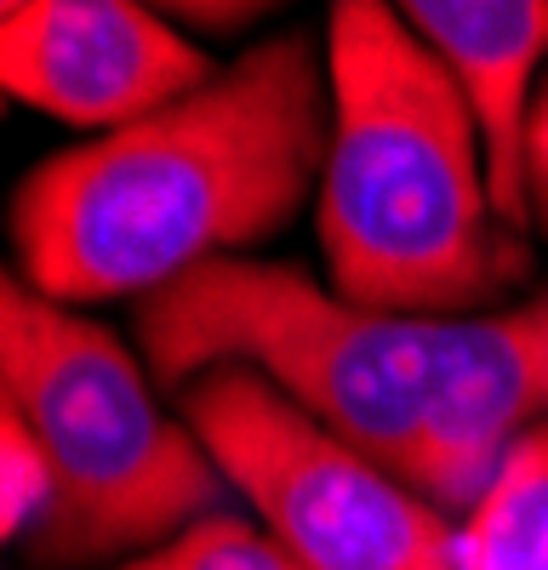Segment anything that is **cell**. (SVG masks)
Wrapping results in <instances>:
<instances>
[{
    "label": "cell",
    "instance_id": "cell-1",
    "mask_svg": "<svg viewBox=\"0 0 548 570\" xmlns=\"http://www.w3.org/2000/svg\"><path fill=\"white\" fill-rule=\"evenodd\" d=\"M144 365L172 394L246 365L326 434L463 519L497 462L548 422V297L411 320L343 303L297 263L223 257L131 314Z\"/></svg>",
    "mask_w": 548,
    "mask_h": 570
},
{
    "label": "cell",
    "instance_id": "cell-2",
    "mask_svg": "<svg viewBox=\"0 0 548 570\" xmlns=\"http://www.w3.org/2000/svg\"><path fill=\"white\" fill-rule=\"evenodd\" d=\"M326 137V46L268 35L189 98L40 160L7 206L12 268L69 308L144 303L274 240L320 195Z\"/></svg>",
    "mask_w": 548,
    "mask_h": 570
},
{
    "label": "cell",
    "instance_id": "cell-3",
    "mask_svg": "<svg viewBox=\"0 0 548 570\" xmlns=\"http://www.w3.org/2000/svg\"><path fill=\"white\" fill-rule=\"evenodd\" d=\"M332 137L314 195L326 285L372 314H491L531 246L491 206L480 131L440 58L383 0L326 12Z\"/></svg>",
    "mask_w": 548,
    "mask_h": 570
},
{
    "label": "cell",
    "instance_id": "cell-4",
    "mask_svg": "<svg viewBox=\"0 0 548 570\" xmlns=\"http://www.w3.org/2000/svg\"><path fill=\"white\" fill-rule=\"evenodd\" d=\"M0 389L46 468L29 564H120L228 508L195 428L155 400V376L104 320L52 303L0 257Z\"/></svg>",
    "mask_w": 548,
    "mask_h": 570
},
{
    "label": "cell",
    "instance_id": "cell-5",
    "mask_svg": "<svg viewBox=\"0 0 548 570\" xmlns=\"http://www.w3.org/2000/svg\"><path fill=\"white\" fill-rule=\"evenodd\" d=\"M177 416L297 570H463L457 519L326 434L246 365L177 389Z\"/></svg>",
    "mask_w": 548,
    "mask_h": 570
},
{
    "label": "cell",
    "instance_id": "cell-6",
    "mask_svg": "<svg viewBox=\"0 0 548 570\" xmlns=\"http://www.w3.org/2000/svg\"><path fill=\"white\" fill-rule=\"evenodd\" d=\"M212 80L183 23L131 0H23L0 12V104L91 137L120 131Z\"/></svg>",
    "mask_w": 548,
    "mask_h": 570
},
{
    "label": "cell",
    "instance_id": "cell-7",
    "mask_svg": "<svg viewBox=\"0 0 548 570\" xmlns=\"http://www.w3.org/2000/svg\"><path fill=\"white\" fill-rule=\"evenodd\" d=\"M400 18L440 58L480 131L491 206L515 234H531L526 137L542 98L548 0H405Z\"/></svg>",
    "mask_w": 548,
    "mask_h": 570
},
{
    "label": "cell",
    "instance_id": "cell-8",
    "mask_svg": "<svg viewBox=\"0 0 548 570\" xmlns=\"http://www.w3.org/2000/svg\"><path fill=\"white\" fill-rule=\"evenodd\" d=\"M463 570H548V422L497 462L480 502L457 519Z\"/></svg>",
    "mask_w": 548,
    "mask_h": 570
},
{
    "label": "cell",
    "instance_id": "cell-9",
    "mask_svg": "<svg viewBox=\"0 0 548 570\" xmlns=\"http://www.w3.org/2000/svg\"><path fill=\"white\" fill-rule=\"evenodd\" d=\"M109 570H297V564L252 513L217 508V513L195 519L189 531H177Z\"/></svg>",
    "mask_w": 548,
    "mask_h": 570
},
{
    "label": "cell",
    "instance_id": "cell-10",
    "mask_svg": "<svg viewBox=\"0 0 548 570\" xmlns=\"http://www.w3.org/2000/svg\"><path fill=\"white\" fill-rule=\"evenodd\" d=\"M46 508V468L29 440V428L12 405V394L0 389V548L35 531V519Z\"/></svg>",
    "mask_w": 548,
    "mask_h": 570
},
{
    "label": "cell",
    "instance_id": "cell-11",
    "mask_svg": "<svg viewBox=\"0 0 548 570\" xmlns=\"http://www.w3.org/2000/svg\"><path fill=\"white\" fill-rule=\"evenodd\" d=\"M526 200H531V228L548 234V80H542L531 137H526Z\"/></svg>",
    "mask_w": 548,
    "mask_h": 570
},
{
    "label": "cell",
    "instance_id": "cell-12",
    "mask_svg": "<svg viewBox=\"0 0 548 570\" xmlns=\"http://www.w3.org/2000/svg\"><path fill=\"white\" fill-rule=\"evenodd\" d=\"M0 109H7V104H0Z\"/></svg>",
    "mask_w": 548,
    "mask_h": 570
}]
</instances>
